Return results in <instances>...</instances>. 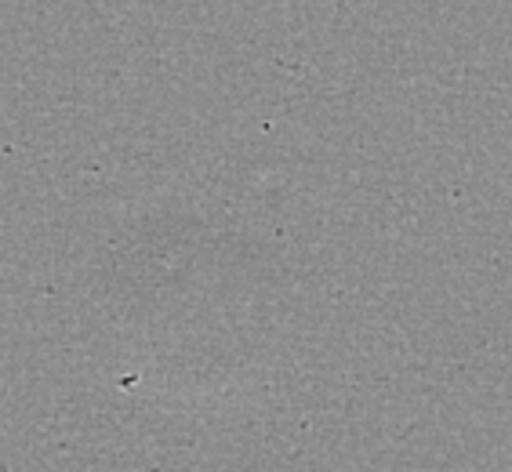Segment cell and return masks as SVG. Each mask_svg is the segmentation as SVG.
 <instances>
[]
</instances>
